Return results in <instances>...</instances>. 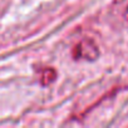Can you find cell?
Returning <instances> with one entry per match:
<instances>
[{"label":"cell","instance_id":"cell-1","mask_svg":"<svg viewBox=\"0 0 128 128\" xmlns=\"http://www.w3.org/2000/svg\"><path fill=\"white\" fill-rule=\"evenodd\" d=\"M99 55V50L97 44L90 39H84L79 42L73 50V56L76 59H83V60H94Z\"/></svg>","mask_w":128,"mask_h":128},{"label":"cell","instance_id":"cell-2","mask_svg":"<svg viewBox=\"0 0 128 128\" xmlns=\"http://www.w3.org/2000/svg\"><path fill=\"white\" fill-rule=\"evenodd\" d=\"M55 77H56L55 70H54L53 68H46V69H44V70L42 72L40 82H42V84H43V86H48V84H50V83H53V82H54Z\"/></svg>","mask_w":128,"mask_h":128}]
</instances>
